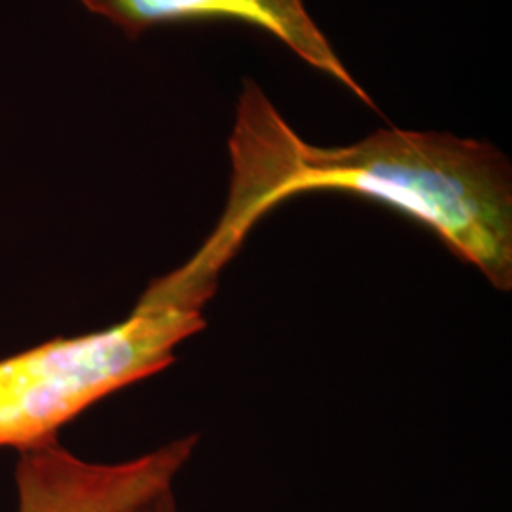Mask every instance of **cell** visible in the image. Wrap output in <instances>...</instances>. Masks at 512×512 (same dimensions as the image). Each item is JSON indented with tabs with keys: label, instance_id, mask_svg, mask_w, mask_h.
I'll list each match as a JSON object with an SVG mask.
<instances>
[{
	"label": "cell",
	"instance_id": "cell-5",
	"mask_svg": "<svg viewBox=\"0 0 512 512\" xmlns=\"http://www.w3.org/2000/svg\"><path fill=\"white\" fill-rule=\"evenodd\" d=\"M122 512H179L177 499L173 494V486L164 488L156 494L148 495L147 499L135 503Z\"/></svg>",
	"mask_w": 512,
	"mask_h": 512
},
{
	"label": "cell",
	"instance_id": "cell-3",
	"mask_svg": "<svg viewBox=\"0 0 512 512\" xmlns=\"http://www.w3.org/2000/svg\"><path fill=\"white\" fill-rule=\"evenodd\" d=\"M196 444V435L184 437L122 463L84 461L57 440L25 450L16 467L18 512L126 511L171 488Z\"/></svg>",
	"mask_w": 512,
	"mask_h": 512
},
{
	"label": "cell",
	"instance_id": "cell-4",
	"mask_svg": "<svg viewBox=\"0 0 512 512\" xmlns=\"http://www.w3.org/2000/svg\"><path fill=\"white\" fill-rule=\"evenodd\" d=\"M88 12L110 21L129 40L160 25L234 19L281 40L313 69L329 74L376 110L372 97L349 73L329 38L311 19L304 0H78Z\"/></svg>",
	"mask_w": 512,
	"mask_h": 512
},
{
	"label": "cell",
	"instance_id": "cell-1",
	"mask_svg": "<svg viewBox=\"0 0 512 512\" xmlns=\"http://www.w3.org/2000/svg\"><path fill=\"white\" fill-rule=\"evenodd\" d=\"M228 152L230 188L217 226L183 266L150 283L148 300L203 311L256 224L317 190L382 203L431 230L497 291L512 289L511 164L486 141L387 128L349 147H315L255 80L243 78Z\"/></svg>",
	"mask_w": 512,
	"mask_h": 512
},
{
	"label": "cell",
	"instance_id": "cell-2",
	"mask_svg": "<svg viewBox=\"0 0 512 512\" xmlns=\"http://www.w3.org/2000/svg\"><path fill=\"white\" fill-rule=\"evenodd\" d=\"M203 311L137 302L128 319L0 359V448L33 450L110 393L175 363Z\"/></svg>",
	"mask_w": 512,
	"mask_h": 512
}]
</instances>
